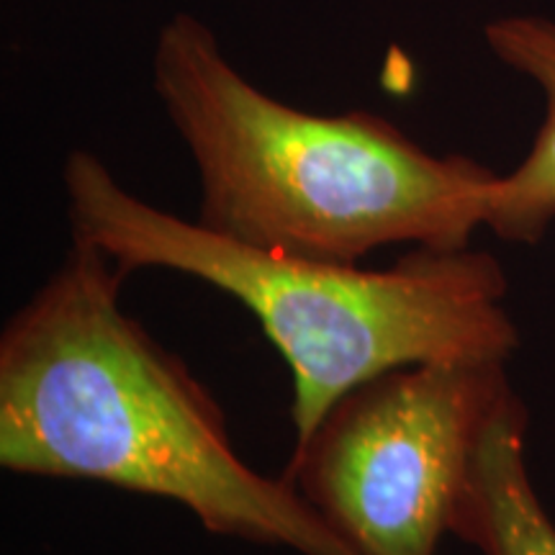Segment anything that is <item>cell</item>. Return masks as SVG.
Masks as SVG:
<instances>
[{
    "mask_svg": "<svg viewBox=\"0 0 555 555\" xmlns=\"http://www.w3.org/2000/svg\"><path fill=\"white\" fill-rule=\"evenodd\" d=\"M69 232L127 278L157 268L237 298L294 378L291 422L307 440L350 388L429 360H509L519 330L502 262L476 249L412 247L386 270L291 258L227 240L129 193L93 152L65 163Z\"/></svg>",
    "mask_w": 555,
    "mask_h": 555,
    "instance_id": "3",
    "label": "cell"
},
{
    "mask_svg": "<svg viewBox=\"0 0 555 555\" xmlns=\"http://www.w3.org/2000/svg\"><path fill=\"white\" fill-rule=\"evenodd\" d=\"M527 406L504 401L455 504L450 535L481 555H555V522L527 466Z\"/></svg>",
    "mask_w": 555,
    "mask_h": 555,
    "instance_id": "5",
    "label": "cell"
},
{
    "mask_svg": "<svg viewBox=\"0 0 555 555\" xmlns=\"http://www.w3.org/2000/svg\"><path fill=\"white\" fill-rule=\"evenodd\" d=\"M512 393L504 360L391 367L327 409L283 478L358 553L437 555Z\"/></svg>",
    "mask_w": 555,
    "mask_h": 555,
    "instance_id": "4",
    "label": "cell"
},
{
    "mask_svg": "<svg viewBox=\"0 0 555 555\" xmlns=\"http://www.w3.org/2000/svg\"><path fill=\"white\" fill-rule=\"evenodd\" d=\"M127 281L75 242L0 335V466L168 499L211 535L363 555L286 478L249 468L217 399L121 309Z\"/></svg>",
    "mask_w": 555,
    "mask_h": 555,
    "instance_id": "1",
    "label": "cell"
},
{
    "mask_svg": "<svg viewBox=\"0 0 555 555\" xmlns=\"http://www.w3.org/2000/svg\"><path fill=\"white\" fill-rule=\"evenodd\" d=\"M155 93L198 170V224L291 258L360 262L373 249L470 247L499 172L433 155L371 111L309 114L229 65L204 21L159 29Z\"/></svg>",
    "mask_w": 555,
    "mask_h": 555,
    "instance_id": "2",
    "label": "cell"
},
{
    "mask_svg": "<svg viewBox=\"0 0 555 555\" xmlns=\"http://www.w3.org/2000/svg\"><path fill=\"white\" fill-rule=\"evenodd\" d=\"M486 44L504 62L538 82L545 119L532 150L509 176H499L486 208V227L499 240L535 245L555 221V21L506 16L486 24Z\"/></svg>",
    "mask_w": 555,
    "mask_h": 555,
    "instance_id": "6",
    "label": "cell"
}]
</instances>
